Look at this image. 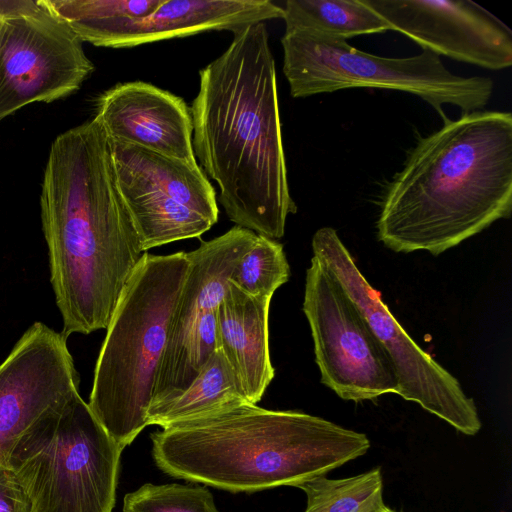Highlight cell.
<instances>
[{
  "label": "cell",
  "mask_w": 512,
  "mask_h": 512,
  "mask_svg": "<svg viewBox=\"0 0 512 512\" xmlns=\"http://www.w3.org/2000/svg\"><path fill=\"white\" fill-rule=\"evenodd\" d=\"M283 17L270 0H164L142 19L76 23L69 28L95 46L129 48L210 30H238Z\"/></svg>",
  "instance_id": "14"
},
{
  "label": "cell",
  "mask_w": 512,
  "mask_h": 512,
  "mask_svg": "<svg viewBox=\"0 0 512 512\" xmlns=\"http://www.w3.org/2000/svg\"><path fill=\"white\" fill-rule=\"evenodd\" d=\"M82 43L40 4L1 20L0 120L28 104L50 103L77 91L94 70Z\"/></svg>",
  "instance_id": "11"
},
{
  "label": "cell",
  "mask_w": 512,
  "mask_h": 512,
  "mask_svg": "<svg viewBox=\"0 0 512 512\" xmlns=\"http://www.w3.org/2000/svg\"><path fill=\"white\" fill-rule=\"evenodd\" d=\"M256 237L255 232L235 225L187 252V276L171 318L150 406L185 390L217 349L218 306L234 268Z\"/></svg>",
  "instance_id": "10"
},
{
  "label": "cell",
  "mask_w": 512,
  "mask_h": 512,
  "mask_svg": "<svg viewBox=\"0 0 512 512\" xmlns=\"http://www.w3.org/2000/svg\"><path fill=\"white\" fill-rule=\"evenodd\" d=\"M0 28H1V20H0Z\"/></svg>",
  "instance_id": "28"
},
{
  "label": "cell",
  "mask_w": 512,
  "mask_h": 512,
  "mask_svg": "<svg viewBox=\"0 0 512 512\" xmlns=\"http://www.w3.org/2000/svg\"><path fill=\"white\" fill-rule=\"evenodd\" d=\"M122 450L78 393L17 438L7 466L32 512H112Z\"/></svg>",
  "instance_id": "6"
},
{
  "label": "cell",
  "mask_w": 512,
  "mask_h": 512,
  "mask_svg": "<svg viewBox=\"0 0 512 512\" xmlns=\"http://www.w3.org/2000/svg\"><path fill=\"white\" fill-rule=\"evenodd\" d=\"M0 512H32V503L8 466L0 467Z\"/></svg>",
  "instance_id": "25"
},
{
  "label": "cell",
  "mask_w": 512,
  "mask_h": 512,
  "mask_svg": "<svg viewBox=\"0 0 512 512\" xmlns=\"http://www.w3.org/2000/svg\"><path fill=\"white\" fill-rule=\"evenodd\" d=\"M269 297H255L229 281L216 314L217 348L232 367L252 404L275 375L269 348Z\"/></svg>",
  "instance_id": "16"
},
{
  "label": "cell",
  "mask_w": 512,
  "mask_h": 512,
  "mask_svg": "<svg viewBox=\"0 0 512 512\" xmlns=\"http://www.w3.org/2000/svg\"><path fill=\"white\" fill-rule=\"evenodd\" d=\"M188 267L187 252H145L106 328L87 404L122 449L148 426L147 411Z\"/></svg>",
  "instance_id": "5"
},
{
  "label": "cell",
  "mask_w": 512,
  "mask_h": 512,
  "mask_svg": "<svg viewBox=\"0 0 512 512\" xmlns=\"http://www.w3.org/2000/svg\"><path fill=\"white\" fill-rule=\"evenodd\" d=\"M115 168L118 186L144 252L175 241L199 238L214 223L145 183Z\"/></svg>",
  "instance_id": "18"
},
{
  "label": "cell",
  "mask_w": 512,
  "mask_h": 512,
  "mask_svg": "<svg viewBox=\"0 0 512 512\" xmlns=\"http://www.w3.org/2000/svg\"><path fill=\"white\" fill-rule=\"evenodd\" d=\"M512 211V114L462 113L421 138L387 185L378 239L395 252L433 255Z\"/></svg>",
  "instance_id": "3"
},
{
  "label": "cell",
  "mask_w": 512,
  "mask_h": 512,
  "mask_svg": "<svg viewBox=\"0 0 512 512\" xmlns=\"http://www.w3.org/2000/svg\"><path fill=\"white\" fill-rule=\"evenodd\" d=\"M164 0H38L66 25L118 19H142Z\"/></svg>",
  "instance_id": "24"
},
{
  "label": "cell",
  "mask_w": 512,
  "mask_h": 512,
  "mask_svg": "<svg viewBox=\"0 0 512 512\" xmlns=\"http://www.w3.org/2000/svg\"><path fill=\"white\" fill-rule=\"evenodd\" d=\"M296 487L307 496L304 512H379L386 507L379 467L343 479L321 475Z\"/></svg>",
  "instance_id": "21"
},
{
  "label": "cell",
  "mask_w": 512,
  "mask_h": 512,
  "mask_svg": "<svg viewBox=\"0 0 512 512\" xmlns=\"http://www.w3.org/2000/svg\"><path fill=\"white\" fill-rule=\"evenodd\" d=\"M193 149L236 226L271 239L297 212L290 194L277 78L264 22L233 33L227 49L199 71L190 107Z\"/></svg>",
  "instance_id": "2"
},
{
  "label": "cell",
  "mask_w": 512,
  "mask_h": 512,
  "mask_svg": "<svg viewBox=\"0 0 512 512\" xmlns=\"http://www.w3.org/2000/svg\"><path fill=\"white\" fill-rule=\"evenodd\" d=\"M167 475L229 492L294 486L364 455V433L297 411L246 403L151 434Z\"/></svg>",
  "instance_id": "4"
},
{
  "label": "cell",
  "mask_w": 512,
  "mask_h": 512,
  "mask_svg": "<svg viewBox=\"0 0 512 512\" xmlns=\"http://www.w3.org/2000/svg\"><path fill=\"white\" fill-rule=\"evenodd\" d=\"M282 8L285 31L308 30L347 40L391 30L362 0H288Z\"/></svg>",
  "instance_id": "20"
},
{
  "label": "cell",
  "mask_w": 512,
  "mask_h": 512,
  "mask_svg": "<svg viewBox=\"0 0 512 512\" xmlns=\"http://www.w3.org/2000/svg\"><path fill=\"white\" fill-rule=\"evenodd\" d=\"M362 1L423 50L489 70L512 65L511 29L471 0Z\"/></svg>",
  "instance_id": "13"
},
{
  "label": "cell",
  "mask_w": 512,
  "mask_h": 512,
  "mask_svg": "<svg viewBox=\"0 0 512 512\" xmlns=\"http://www.w3.org/2000/svg\"><path fill=\"white\" fill-rule=\"evenodd\" d=\"M38 6V1H0V20L31 12Z\"/></svg>",
  "instance_id": "26"
},
{
  "label": "cell",
  "mask_w": 512,
  "mask_h": 512,
  "mask_svg": "<svg viewBox=\"0 0 512 512\" xmlns=\"http://www.w3.org/2000/svg\"><path fill=\"white\" fill-rule=\"evenodd\" d=\"M123 512H219L205 487L146 483L125 495Z\"/></svg>",
  "instance_id": "23"
},
{
  "label": "cell",
  "mask_w": 512,
  "mask_h": 512,
  "mask_svg": "<svg viewBox=\"0 0 512 512\" xmlns=\"http://www.w3.org/2000/svg\"><path fill=\"white\" fill-rule=\"evenodd\" d=\"M40 208L61 333L68 338L106 329L145 252L96 118L53 141Z\"/></svg>",
  "instance_id": "1"
},
{
  "label": "cell",
  "mask_w": 512,
  "mask_h": 512,
  "mask_svg": "<svg viewBox=\"0 0 512 512\" xmlns=\"http://www.w3.org/2000/svg\"><path fill=\"white\" fill-rule=\"evenodd\" d=\"M67 338L34 322L0 364V467L17 438L48 410L79 393Z\"/></svg>",
  "instance_id": "12"
},
{
  "label": "cell",
  "mask_w": 512,
  "mask_h": 512,
  "mask_svg": "<svg viewBox=\"0 0 512 512\" xmlns=\"http://www.w3.org/2000/svg\"><path fill=\"white\" fill-rule=\"evenodd\" d=\"M94 118L109 140L199 166L190 107L167 90L142 81L117 84L98 97Z\"/></svg>",
  "instance_id": "15"
},
{
  "label": "cell",
  "mask_w": 512,
  "mask_h": 512,
  "mask_svg": "<svg viewBox=\"0 0 512 512\" xmlns=\"http://www.w3.org/2000/svg\"><path fill=\"white\" fill-rule=\"evenodd\" d=\"M312 251L357 306L388 355L398 380L397 394L466 435L479 432L481 420L474 400L403 329L360 272L336 230L318 229L312 238Z\"/></svg>",
  "instance_id": "8"
},
{
  "label": "cell",
  "mask_w": 512,
  "mask_h": 512,
  "mask_svg": "<svg viewBox=\"0 0 512 512\" xmlns=\"http://www.w3.org/2000/svg\"><path fill=\"white\" fill-rule=\"evenodd\" d=\"M113 163L203 215L214 224L219 209L215 189L200 166L121 141L109 140Z\"/></svg>",
  "instance_id": "17"
},
{
  "label": "cell",
  "mask_w": 512,
  "mask_h": 512,
  "mask_svg": "<svg viewBox=\"0 0 512 512\" xmlns=\"http://www.w3.org/2000/svg\"><path fill=\"white\" fill-rule=\"evenodd\" d=\"M250 403L223 352L217 348L190 385L176 397L149 407L147 425L167 426Z\"/></svg>",
  "instance_id": "19"
},
{
  "label": "cell",
  "mask_w": 512,
  "mask_h": 512,
  "mask_svg": "<svg viewBox=\"0 0 512 512\" xmlns=\"http://www.w3.org/2000/svg\"><path fill=\"white\" fill-rule=\"evenodd\" d=\"M379 512H396V511L391 510V509H389V508L385 507L384 509H382V510H381V511H379Z\"/></svg>",
  "instance_id": "27"
},
{
  "label": "cell",
  "mask_w": 512,
  "mask_h": 512,
  "mask_svg": "<svg viewBox=\"0 0 512 512\" xmlns=\"http://www.w3.org/2000/svg\"><path fill=\"white\" fill-rule=\"evenodd\" d=\"M290 277V267L283 245L257 234L252 246L240 258L229 281L255 297L272 298Z\"/></svg>",
  "instance_id": "22"
},
{
  "label": "cell",
  "mask_w": 512,
  "mask_h": 512,
  "mask_svg": "<svg viewBox=\"0 0 512 512\" xmlns=\"http://www.w3.org/2000/svg\"><path fill=\"white\" fill-rule=\"evenodd\" d=\"M303 311L325 386L355 402L398 393L397 376L382 345L336 278L314 256L306 271Z\"/></svg>",
  "instance_id": "9"
},
{
  "label": "cell",
  "mask_w": 512,
  "mask_h": 512,
  "mask_svg": "<svg viewBox=\"0 0 512 512\" xmlns=\"http://www.w3.org/2000/svg\"><path fill=\"white\" fill-rule=\"evenodd\" d=\"M281 45L283 73L294 98L349 88L397 90L421 98L445 121L443 105L470 113L482 110L493 93L490 78L455 75L429 50L411 57H383L308 30L285 31Z\"/></svg>",
  "instance_id": "7"
}]
</instances>
